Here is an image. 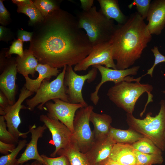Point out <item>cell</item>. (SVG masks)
<instances>
[{
  "instance_id": "obj_30",
  "label": "cell",
  "mask_w": 165,
  "mask_h": 165,
  "mask_svg": "<svg viewBox=\"0 0 165 165\" xmlns=\"http://www.w3.org/2000/svg\"><path fill=\"white\" fill-rule=\"evenodd\" d=\"M4 116H0V141L7 143L15 144L19 140L8 130Z\"/></svg>"
},
{
  "instance_id": "obj_29",
  "label": "cell",
  "mask_w": 165,
  "mask_h": 165,
  "mask_svg": "<svg viewBox=\"0 0 165 165\" xmlns=\"http://www.w3.org/2000/svg\"><path fill=\"white\" fill-rule=\"evenodd\" d=\"M27 141L24 139L19 141L17 145L14 150L8 154L0 157V165H15L16 158L20 151L27 145Z\"/></svg>"
},
{
  "instance_id": "obj_11",
  "label": "cell",
  "mask_w": 165,
  "mask_h": 165,
  "mask_svg": "<svg viewBox=\"0 0 165 165\" xmlns=\"http://www.w3.org/2000/svg\"><path fill=\"white\" fill-rule=\"evenodd\" d=\"M45 104L44 109L48 112L47 116L61 122L74 132L73 122L75 113L79 109L83 107L80 104H74L57 99Z\"/></svg>"
},
{
  "instance_id": "obj_38",
  "label": "cell",
  "mask_w": 165,
  "mask_h": 165,
  "mask_svg": "<svg viewBox=\"0 0 165 165\" xmlns=\"http://www.w3.org/2000/svg\"><path fill=\"white\" fill-rule=\"evenodd\" d=\"M33 35V32H29L22 30H19L17 32L18 39L23 42H31Z\"/></svg>"
},
{
  "instance_id": "obj_23",
  "label": "cell",
  "mask_w": 165,
  "mask_h": 165,
  "mask_svg": "<svg viewBox=\"0 0 165 165\" xmlns=\"http://www.w3.org/2000/svg\"><path fill=\"white\" fill-rule=\"evenodd\" d=\"M13 3L16 5L17 11L28 16L30 20L28 24L31 26L42 21L44 18L34 5L33 1L30 0H13Z\"/></svg>"
},
{
  "instance_id": "obj_37",
  "label": "cell",
  "mask_w": 165,
  "mask_h": 165,
  "mask_svg": "<svg viewBox=\"0 0 165 165\" xmlns=\"http://www.w3.org/2000/svg\"><path fill=\"white\" fill-rule=\"evenodd\" d=\"M15 144L7 143L0 141V152L6 155L12 152L16 148Z\"/></svg>"
},
{
  "instance_id": "obj_27",
  "label": "cell",
  "mask_w": 165,
  "mask_h": 165,
  "mask_svg": "<svg viewBox=\"0 0 165 165\" xmlns=\"http://www.w3.org/2000/svg\"><path fill=\"white\" fill-rule=\"evenodd\" d=\"M134 152L137 159V165L161 164L163 161L162 154H145L134 149Z\"/></svg>"
},
{
  "instance_id": "obj_5",
  "label": "cell",
  "mask_w": 165,
  "mask_h": 165,
  "mask_svg": "<svg viewBox=\"0 0 165 165\" xmlns=\"http://www.w3.org/2000/svg\"><path fill=\"white\" fill-rule=\"evenodd\" d=\"M160 108L158 114L152 116L148 113L143 119L134 117L133 114H127L126 121L130 128L151 140L162 151L165 150V100L160 102Z\"/></svg>"
},
{
  "instance_id": "obj_32",
  "label": "cell",
  "mask_w": 165,
  "mask_h": 165,
  "mask_svg": "<svg viewBox=\"0 0 165 165\" xmlns=\"http://www.w3.org/2000/svg\"><path fill=\"white\" fill-rule=\"evenodd\" d=\"M45 165H70L69 160L64 155L57 157H50L45 155H42Z\"/></svg>"
},
{
  "instance_id": "obj_22",
  "label": "cell",
  "mask_w": 165,
  "mask_h": 165,
  "mask_svg": "<svg viewBox=\"0 0 165 165\" xmlns=\"http://www.w3.org/2000/svg\"><path fill=\"white\" fill-rule=\"evenodd\" d=\"M17 72L24 77L30 74L34 77L36 68L39 64L37 59L29 50H26L22 57L18 56L16 59Z\"/></svg>"
},
{
  "instance_id": "obj_34",
  "label": "cell",
  "mask_w": 165,
  "mask_h": 165,
  "mask_svg": "<svg viewBox=\"0 0 165 165\" xmlns=\"http://www.w3.org/2000/svg\"><path fill=\"white\" fill-rule=\"evenodd\" d=\"M15 54L22 57L24 54L23 50V43L21 40L18 39L15 40L12 43L7 53V55Z\"/></svg>"
},
{
  "instance_id": "obj_7",
  "label": "cell",
  "mask_w": 165,
  "mask_h": 165,
  "mask_svg": "<svg viewBox=\"0 0 165 165\" xmlns=\"http://www.w3.org/2000/svg\"><path fill=\"white\" fill-rule=\"evenodd\" d=\"M93 109L91 105L79 109L76 112L74 119L72 142L84 154L90 150L94 141L90 125V116Z\"/></svg>"
},
{
  "instance_id": "obj_24",
  "label": "cell",
  "mask_w": 165,
  "mask_h": 165,
  "mask_svg": "<svg viewBox=\"0 0 165 165\" xmlns=\"http://www.w3.org/2000/svg\"><path fill=\"white\" fill-rule=\"evenodd\" d=\"M108 136L116 143L132 144L144 137V136L134 130L129 128L123 130L111 127Z\"/></svg>"
},
{
  "instance_id": "obj_21",
  "label": "cell",
  "mask_w": 165,
  "mask_h": 165,
  "mask_svg": "<svg viewBox=\"0 0 165 165\" xmlns=\"http://www.w3.org/2000/svg\"><path fill=\"white\" fill-rule=\"evenodd\" d=\"M100 6L99 10L109 19L116 20L118 24L124 23L128 17L122 13L117 0H98Z\"/></svg>"
},
{
  "instance_id": "obj_36",
  "label": "cell",
  "mask_w": 165,
  "mask_h": 165,
  "mask_svg": "<svg viewBox=\"0 0 165 165\" xmlns=\"http://www.w3.org/2000/svg\"><path fill=\"white\" fill-rule=\"evenodd\" d=\"M11 105L5 95L0 91V114L4 116Z\"/></svg>"
},
{
  "instance_id": "obj_46",
  "label": "cell",
  "mask_w": 165,
  "mask_h": 165,
  "mask_svg": "<svg viewBox=\"0 0 165 165\" xmlns=\"http://www.w3.org/2000/svg\"><path fill=\"white\" fill-rule=\"evenodd\" d=\"M164 75H165V74H164Z\"/></svg>"
},
{
  "instance_id": "obj_10",
  "label": "cell",
  "mask_w": 165,
  "mask_h": 165,
  "mask_svg": "<svg viewBox=\"0 0 165 165\" xmlns=\"http://www.w3.org/2000/svg\"><path fill=\"white\" fill-rule=\"evenodd\" d=\"M96 68L99 71L101 76L100 82L96 86L94 92L90 95V99L95 105H97L99 100L98 92L102 85L108 81H112L116 84L120 82L128 81L137 82L140 81L142 76L136 79L129 76L130 75H135L140 68L139 66H134L131 68L123 70H117L106 67L102 65H97L92 66Z\"/></svg>"
},
{
  "instance_id": "obj_39",
  "label": "cell",
  "mask_w": 165,
  "mask_h": 165,
  "mask_svg": "<svg viewBox=\"0 0 165 165\" xmlns=\"http://www.w3.org/2000/svg\"><path fill=\"white\" fill-rule=\"evenodd\" d=\"M81 7L83 11H87L92 8L94 1V0H80Z\"/></svg>"
},
{
  "instance_id": "obj_33",
  "label": "cell",
  "mask_w": 165,
  "mask_h": 165,
  "mask_svg": "<svg viewBox=\"0 0 165 165\" xmlns=\"http://www.w3.org/2000/svg\"><path fill=\"white\" fill-rule=\"evenodd\" d=\"M151 51L153 53L155 57L154 63L152 66L147 71V73L145 75H149L152 77L153 72L155 66L158 64L165 62V56L161 54L159 52L158 48L156 46H154L151 49Z\"/></svg>"
},
{
  "instance_id": "obj_3",
  "label": "cell",
  "mask_w": 165,
  "mask_h": 165,
  "mask_svg": "<svg viewBox=\"0 0 165 165\" xmlns=\"http://www.w3.org/2000/svg\"><path fill=\"white\" fill-rule=\"evenodd\" d=\"M79 27L85 31L93 46L108 42L112 39L116 25L93 6L87 11L80 12L76 17Z\"/></svg>"
},
{
  "instance_id": "obj_15",
  "label": "cell",
  "mask_w": 165,
  "mask_h": 165,
  "mask_svg": "<svg viewBox=\"0 0 165 165\" xmlns=\"http://www.w3.org/2000/svg\"><path fill=\"white\" fill-rule=\"evenodd\" d=\"M116 143L110 136L94 139L90 150L85 153L90 165H103Z\"/></svg>"
},
{
  "instance_id": "obj_45",
  "label": "cell",
  "mask_w": 165,
  "mask_h": 165,
  "mask_svg": "<svg viewBox=\"0 0 165 165\" xmlns=\"http://www.w3.org/2000/svg\"><path fill=\"white\" fill-rule=\"evenodd\" d=\"M164 141H165V134H164Z\"/></svg>"
},
{
  "instance_id": "obj_19",
  "label": "cell",
  "mask_w": 165,
  "mask_h": 165,
  "mask_svg": "<svg viewBox=\"0 0 165 165\" xmlns=\"http://www.w3.org/2000/svg\"><path fill=\"white\" fill-rule=\"evenodd\" d=\"M134 148L131 144L116 143L114 145L109 158L122 165H137Z\"/></svg>"
},
{
  "instance_id": "obj_2",
  "label": "cell",
  "mask_w": 165,
  "mask_h": 165,
  "mask_svg": "<svg viewBox=\"0 0 165 165\" xmlns=\"http://www.w3.org/2000/svg\"><path fill=\"white\" fill-rule=\"evenodd\" d=\"M152 39L147 24L137 12L124 23L116 25L111 39L116 69H125L134 64Z\"/></svg>"
},
{
  "instance_id": "obj_20",
  "label": "cell",
  "mask_w": 165,
  "mask_h": 165,
  "mask_svg": "<svg viewBox=\"0 0 165 165\" xmlns=\"http://www.w3.org/2000/svg\"><path fill=\"white\" fill-rule=\"evenodd\" d=\"M90 120L94 127L93 132L94 139H102L108 136L112 121L110 116L98 113L93 111L90 114Z\"/></svg>"
},
{
  "instance_id": "obj_41",
  "label": "cell",
  "mask_w": 165,
  "mask_h": 165,
  "mask_svg": "<svg viewBox=\"0 0 165 165\" xmlns=\"http://www.w3.org/2000/svg\"><path fill=\"white\" fill-rule=\"evenodd\" d=\"M103 165H122L117 162L108 158Z\"/></svg>"
},
{
  "instance_id": "obj_25",
  "label": "cell",
  "mask_w": 165,
  "mask_h": 165,
  "mask_svg": "<svg viewBox=\"0 0 165 165\" xmlns=\"http://www.w3.org/2000/svg\"><path fill=\"white\" fill-rule=\"evenodd\" d=\"M57 154L66 156L70 165H90L85 154L81 152L72 142L65 148L59 150Z\"/></svg>"
},
{
  "instance_id": "obj_4",
  "label": "cell",
  "mask_w": 165,
  "mask_h": 165,
  "mask_svg": "<svg viewBox=\"0 0 165 165\" xmlns=\"http://www.w3.org/2000/svg\"><path fill=\"white\" fill-rule=\"evenodd\" d=\"M140 81L133 82L124 81L115 84L108 89L107 95L117 106L122 108L127 113L133 114L137 101L146 92L148 98L144 109L141 113L143 115L148 104L153 101V96L151 92L153 87L151 84L141 83Z\"/></svg>"
},
{
  "instance_id": "obj_6",
  "label": "cell",
  "mask_w": 165,
  "mask_h": 165,
  "mask_svg": "<svg viewBox=\"0 0 165 165\" xmlns=\"http://www.w3.org/2000/svg\"><path fill=\"white\" fill-rule=\"evenodd\" d=\"M67 66L63 68L56 78L50 82L45 80L41 84L35 95L26 100L28 109L33 111L37 106L40 110L44 109V105L50 100L60 99L69 102L66 94L67 87L64 83V75Z\"/></svg>"
},
{
  "instance_id": "obj_31",
  "label": "cell",
  "mask_w": 165,
  "mask_h": 165,
  "mask_svg": "<svg viewBox=\"0 0 165 165\" xmlns=\"http://www.w3.org/2000/svg\"><path fill=\"white\" fill-rule=\"evenodd\" d=\"M151 1V0H134L128 6V7L130 9L133 6H135L137 12L144 19L146 18Z\"/></svg>"
},
{
  "instance_id": "obj_14",
  "label": "cell",
  "mask_w": 165,
  "mask_h": 165,
  "mask_svg": "<svg viewBox=\"0 0 165 165\" xmlns=\"http://www.w3.org/2000/svg\"><path fill=\"white\" fill-rule=\"evenodd\" d=\"M16 60H11L7 64L0 75V90L8 99L11 105L16 102L17 90L16 84L17 72Z\"/></svg>"
},
{
  "instance_id": "obj_44",
  "label": "cell",
  "mask_w": 165,
  "mask_h": 165,
  "mask_svg": "<svg viewBox=\"0 0 165 165\" xmlns=\"http://www.w3.org/2000/svg\"><path fill=\"white\" fill-rule=\"evenodd\" d=\"M162 92L165 94V90H163Z\"/></svg>"
},
{
  "instance_id": "obj_12",
  "label": "cell",
  "mask_w": 165,
  "mask_h": 165,
  "mask_svg": "<svg viewBox=\"0 0 165 165\" xmlns=\"http://www.w3.org/2000/svg\"><path fill=\"white\" fill-rule=\"evenodd\" d=\"M39 119L51 133L55 150L50 156L54 157L59 150L65 148L72 142L73 133L59 120L50 118L46 115H41Z\"/></svg>"
},
{
  "instance_id": "obj_1",
  "label": "cell",
  "mask_w": 165,
  "mask_h": 165,
  "mask_svg": "<svg viewBox=\"0 0 165 165\" xmlns=\"http://www.w3.org/2000/svg\"><path fill=\"white\" fill-rule=\"evenodd\" d=\"M33 26L28 50L39 63L58 69L75 65L93 49L76 17L60 8Z\"/></svg>"
},
{
  "instance_id": "obj_17",
  "label": "cell",
  "mask_w": 165,
  "mask_h": 165,
  "mask_svg": "<svg viewBox=\"0 0 165 165\" xmlns=\"http://www.w3.org/2000/svg\"><path fill=\"white\" fill-rule=\"evenodd\" d=\"M47 128L44 124L37 128L35 125L29 127V130L31 134V141L27 144L24 152L17 159L16 164H23L30 160H34L45 165L41 155L38 152L37 144L39 139L42 137Z\"/></svg>"
},
{
  "instance_id": "obj_9",
  "label": "cell",
  "mask_w": 165,
  "mask_h": 165,
  "mask_svg": "<svg viewBox=\"0 0 165 165\" xmlns=\"http://www.w3.org/2000/svg\"><path fill=\"white\" fill-rule=\"evenodd\" d=\"M97 65L116 69L113 58L111 40L93 46L90 53L75 65L74 70L75 72L86 71L90 66Z\"/></svg>"
},
{
  "instance_id": "obj_18",
  "label": "cell",
  "mask_w": 165,
  "mask_h": 165,
  "mask_svg": "<svg viewBox=\"0 0 165 165\" xmlns=\"http://www.w3.org/2000/svg\"><path fill=\"white\" fill-rule=\"evenodd\" d=\"M36 71L38 73V76L35 79L30 78L28 76L24 77L26 88L32 92L37 91L43 81L45 80H49L53 76L58 75V69L53 68L46 64H38L36 68Z\"/></svg>"
},
{
  "instance_id": "obj_8",
  "label": "cell",
  "mask_w": 165,
  "mask_h": 165,
  "mask_svg": "<svg viewBox=\"0 0 165 165\" xmlns=\"http://www.w3.org/2000/svg\"><path fill=\"white\" fill-rule=\"evenodd\" d=\"M97 69L92 67L88 73L83 75L77 74L72 66H67L64 75V83L67 87L66 94L69 102L80 104L84 107L88 106L83 98L82 90L85 82H91L95 79L97 73Z\"/></svg>"
},
{
  "instance_id": "obj_42",
  "label": "cell",
  "mask_w": 165,
  "mask_h": 165,
  "mask_svg": "<svg viewBox=\"0 0 165 165\" xmlns=\"http://www.w3.org/2000/svg\"><path fill=\"white\" fill-rule=\"evenodd\" d=\"M31 165H44L39 162L35 160L31 164Z\"/></svg>"
},
{
  "instance_id": "obj_35",
  "label": "cell",
  "mask_w": 165,
  "mask_h": 165,
  "mask_svg": "<svg viewBox=\"0 0 165 165\" xmlns=\"http://www.w3.org/2000/svg\"><path fill=\"white\" fill-rule=\"evenodd\" d=\"M10 19V14L5 7L3 0H0V23L3 25L8 24Z\"/></svg>"
},
{
  "instance_id": "obj_16",
  "label": "cell",
  "mask_w": 165,
  "mask_h": 165,
  "mask_svg": "<svg viewBox=\"0 0 165 165\" xmlns=\"http://www.w3.org/2000/svg\"><path fill=\"white\" fill-rule=\"evenodd\" d=\"M147 20L148 29L151 35H158L165 26V0L151 2Z\"/></svg>"
},
{
  "instance_id": "obj_40",
  "label": "cell",
  "mask_w": 165,
  "mask_h": 165,
  "mask_svg": "<svg viewBox=\"0 0 165 165\" xmlns=\"http://www.w3.org/2000/svg\"><path fill=\"white\" fill-rule=\"evenodd\" d=\"M7 33L6 29L2 26H0V40H3Z\"/></svg>"
},
{
  "instance_id": "obj_28",
  "label": "cell",
  "mask_w": 165,
  "mask_h": 165,
  "mask_svg": "<svg viewBox=\"0 0 165 165\" xmlns=\"http://www.w3.org/2000/svg\"><path fill=\"white\" fill-rule=\"evenodd\" d=\"M33 2L35 6L43 17L50 13L60 8L58 2L50 0H35Z\"/></svg>"
},
{
  "instance_id": "obj_43",
  "label": "cell",
  "mask_w": 165,
  "mask_h": 165,
  "mask_svg": "<svg viewBox=\"0 0 165 165\" xmlns=\"http://www.w3.org/2000/svg\"><path fill=\"white\" fill-rule=\"evenodd\" d=\"M15 165H31V164H29V163H26L24 164H16Z\"/></svg>"
},
{
  "instance_id": "obj_13",
  "label": "cell",
  "mask_w": 165,
  "mask_h": 165,
  "mask_svg": "<svg viewBox=\"0 0 165 165\" xmlns=\"http://www.w3.org/2000/svg\"><path fill=\"white\" fill-rule=\"evenodd\" d=\"M34 93L28 90L24 86L20 90L17 101L10 106L4 116L8 130L18 140L20 137L25 138L27 137V134L30 133L29 130L25 133H22L19 130L18 127L21 123L19 113L21 109H28L27 107L22 104L26 99Z\"/></svg>"
},
{
  "instance_id": "obj_26",
  "label": "cell",
  "mask_w": 165,
  "mask_h": 165,
  "mask_svg": "<svg viewBox=\"0 0 165 165\" xmlns=\"http://www.w3.org/2000/svg\"><path fill=\"white\" fill-rule=\"evenodd\" d=\"M133 148L145 154H162V151L149 139L145 137L131 144Z\"/></svg>"
}]
</instances>
